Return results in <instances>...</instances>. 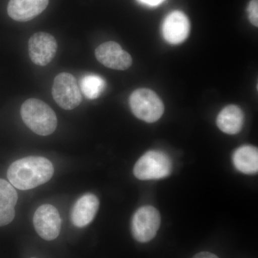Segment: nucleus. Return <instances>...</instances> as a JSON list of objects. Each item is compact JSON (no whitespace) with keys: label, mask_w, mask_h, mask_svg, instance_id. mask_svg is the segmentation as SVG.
<instances>
[{"label":"nucleus","mask_w":258,"mask_h":258,"mask_svg":"<svg viewBox=\"0 0 258 258\" xmlns=\"http://www.w3.org/2000/svg\"><path fill=\"white\" fill-rule=\"evenodd\" d=\"M129 105L134 115L147 123L157 121L164 111V104L159 97L148 88L134 91L129 98Z\"/></svg>","instance_id":"obj_3"},{"label":"nucleus","mask_w":258,"mask_h":258,"mask_svg":"<svg viewBox=\"0 0 258 258\" xmlns=\"http://www.w3.org/2000/svg\"><path fill=\"white\" fill-rule=\"evenodd\" d=\"M106 88V81L97 75H87L81 81V89L88 99H96Z\"/></svg>","instance_id":"obj_16"},{"label":"nucleus","mask_w":258,"mask_h":258,"mask_svg":"<svg viewBox=\"0 0 258 258\" xmlns=\"http://www.w3.org/2000/svg\"><path fill=\"white\" fill-rule=\"evenodd\" d=\"M22 118L34 133L40 136L50 135L57 125V116L45 102L30 98L23 103L20 109Z\"/></svg>","instance_id":"obj_2"},{"label":"nucleus","mask_w":258,"mask_h":258,"mask_svg":"<svg viewBox=\"0 0 258 258\" xmlns=\"http://www.w3.org/2000/svg\"><path fill=\"white\" fill-rule=\"evenodd\" d=\"M192 258H219L216 254L209 252H201L195 254Z\"/></svg>","instance_id":"obj_19"},{"label":"nucleus","mask_w":258,"mask_h":258,"mask_svg":"<svg viewBox=\"0 0 258 258\" xmlns=\"http://www.w3.org/2000/svg\"><path fill=\"white\" fill-rule=\"evenodd\" d=\"M28 49L32 62L37 66H45L55 57L57 49V41L50 34L37 32L29 40Z\"/></svg>","instance_id":"obj_8"},{"label":"nucleus","mask_w":258,"mask_h":258,"mask_svg":"<svg viewBox=\"0 0 258 258\" xmlns=\"http://www.w3.org/2000/svg\"><path fill=\"white\" fill-rule=\"evenodd\" d=\"M49 0H10L8 13L18 22H28L46 9Z\"/></svg>","instance_id":"obj_12"},{"label":"nucleus","mask_w":258,"mask_h":258,"mask_svg":"<svg viewBox=\"0 0 258 258\" xmlns=\"http://www.w3.org/2000/svg\"><path fill=\"white\" fill-rule=\"evenodd\" d=\"M234 165L240 172L254 174L258 171V151L252 146H242L234 153L232 157Z\"/></svg>","instance_id":"obj_15"},{"label":"nucleus","mask_w":258,"mask_h":258,"mask_svg":"<svg viewBox=\"0 0 258 258\" xmlns=\"http://www.w3.org/2000/svg\"><path fill=\"white\" fill-rule=\"evenodd\" d=\"M95 55L98 62L108 69L125 71L132 66V56L123 50L119 44L109 41L97 47Z\"/></svg>","instance_id":"obj_9"},{"label":"nucleus","mask_w":258,"mask_h":258,"mask_svg":"<svg viewBox=\"0 0 258 258\" xmlns=\"http://www.w3.org/2000/svg\"><path fill=\"white\" fill-rule=\"evenodd\" d=\"M258 0H251L247 7V13L250 23L254 26H258Z\"/></svg>","instance_id":"obj_17"},{"label":"nucleus","mask_w":258,"mask_h":258,"mask_svg":"<svg viewBox=\"0 0 258 258\" xmlns=\"http://www.w3.org/2000/svg\"><path fill=\"white\" fill-rule=\"evenodd\" d=\"M61 218L58 210L51 205H42L37 208L33 217L37 233L44 240H55L60 235Z\"/></svg>","instance_id":"obj_7"},{"label":"nucleus","mask_w":258,"mask_h":258,"mask_svg":"<svg viewBox=\"0 0 258 258\" xmlns=\"http://www.w3.org/2000/svg\"><path fill=\"white\" fill-rule=\"evenodd\" d=\"M54 167L50 160L42 157H28L15 161L8 170L10 184L20 190L34 189L50 181Z\"/></svg>","instance_id":"obj_1"},{"label":"nucleus","mask_w":258,"mask_h":258,"mask_svg":"<svg viewBox=\"0 0 258 258\" xmlns=\"http://www.w3.org/2000/svg\"><path fill=\"white\" fill-rule=\"evenodd\" d=\"M52 94L57 104L64 110H73L81 104L82 95L76 78L61 73L54 79Z\"/></svg>","instance_id":"obj_6"},{"label":"nucleus","mask_w":258,"mask_h":258,"mask_svg":"<svg viewBox=\"0 0 258 258\" xmlns=\"http://www.w3.org/2000/svg\"><path fill=\"white\" fill-rule=\"evenodd\" d=\"M32 258H35V257H32Z\"/></svg>","instance_id":"obj_20"},{"label":"nucleus","mask_w":258,"mask_h":258,"mask_svg":"<svg viewBox=\"0 0 258 258\" xmlns=\"http://www.w3.org/2000/svg\"><path fill=\"white\" fill-rule=\"evenodd\" d=\"M99 200L91 193L83 195L76 202L71 210V219L76 227H84L94 220L98 209Z\"/></svg>","instance_id":"obj_11"},{"label":"nucleus","mask_w":258,"mask_h":258,"mask_svg":"<svg viewBox=\"0 0 258 258\" xmlns=\"http://www.w3.org/2000/svg\"><path fill=\"white\" fill-rule=\"evenodd\" d=\"M160 224V214L157 209L152 206L142 207L132 217V235L139 242H149L157 235Z\"/></svg>","instance_id":"obj_5"},{"label":"nucleus","mask_w":258,"mask_h":258,"mask_svg":"<svg viewBox=\"0 0 258 258\" xmlns=\"http://www.w3.org/2000/svg\"><path fill=\"white\" fill-rule=\"evenodd\" d=\"M189 31V19L182 12H172L167 15L163 23V36L171 45H178L184 42Z\"/></svg>","instance_id":"obj_10"},{"label":"nucleus","mask_w":258,"mask_h":258,"mask_svg":"<svg viewBox=\"0 0 258 258\" xmlns=\"http://www.w3.org/2000/svg\"><path fill=\"white\" fill-rule=\"evenodd\" d=\"M142 4L147 5V6L155 7L161 5L164 3L165 0H139Z\"/></svg>","instance_id":"obj_18"},{"label":"nucleus","mask_w":258,"mask_h":258,"mask_svg":"<svg viewBox=\"0 0 258 258\" xmlns=\"http://www.w3.org/2000/svg\"><path fill=\"white\" fill-rule=\"evenodd\" d=\"M244 113L240 107L230 105L220 111L217 118V125L224 133L234 135L242 130L244 125Z\"/></svg>","instance_id":"obj_14"},{"label":"nucleus","mask_w":258,"mask_h":258,"mask_svg":"<svg viewBox=\"0 0 258 258\" xmlns=\"http://www.w3.org/2000/svg\"><path fill=\"white\" fill-rule=\"evenodd\" d=\"M18 195L14 186L6 180L0 179V227L13 222Z\"/></svg>","instance_id":"obj_13"},{"label":"nucleus","mask_w":258,"mask_h":258,"mask_svg":"<svg viewBox=\"0 0 258 258\" xmlns=\"http://www.w3.org/2000/svg\"><path fill=\"white\" fill-rule=\"evenodd\" d=\"M172 162L170 157L160 151H150L136 163L134 174L140 180L160 179L170 175Z\"/></svg>","instance_id":"obj_4"}]
</instances>
